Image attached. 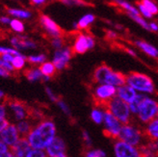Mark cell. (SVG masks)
<instances>
[{"instance_id": "cell-45", "label": "cell", "mask_w": 158, "mask_h": 157, "mask_svg": "<svg viewBox=\"0 0 158 157\" xmlns=\"http://www.w3.org/2000/svg\"><path fill=\"white\" fill-rule=\"evenodd\" d=\"M11 122L8 121L7 119H3V120H0V133H1L4 129L7 128V126L9 125Z\"/></svg>"}, {"instance_id": "cell-33", "label": "cell", "mask_w": 158, "mask_h": 157, "mask_svg": "<svg viewBox=\"0 0 158 157\" xmlns=\"http://www.w3.org/2000/svg\"><path fill=\"white\" fill-rule=\"evenodd\" d=\"M141 3L143 4L147 9L151 12L152 15H155L158 14V6L152 0H141Z\"/></svg>"}, {"instance_id": "cell-39", "label": "cell", "mask_w": 158, "mask_h": 157, "mask_svg": "<svg viewBox=\"0 0 158 157\" xmlns=\"http://www.w3.org/2000/svg\"><path fill=\"white\" fill-rule=\"evenodd\" d=\"M44 92H45L47 97L49 98V100L51 101V102L56 103L57 101L59 100V97L56 95V93H55V92L50 87H48V86H46V87L44 88Z\"/></svg>"}, {"instance_id": "cell-4", "label": "cell", "mask_w": 158, "mask_h": 157, "mask_svg": "<svg viewBox=\"0 0 158 157\" xmlns=\"http://www.w3.org/2000/svg\"><path fill=\"white\" fill-rule=\"evenodd\" d=\"M105 110L109 113H111L116 119H118L123 124L129 123L131 121V112L129 110V106L127 103L115 97L104 106Z\"/></svg>"}, {"instance_id": "cell-56", "label": "cell", "mask_w": 158, "mask_h": 157, "mask_svg": "<svg viewBox=\"0 0 158 157\" xmlns=\"http://www.w3.org/2000/svg\"><path fill=\"white\" fill-rule=\"evenodd\" d=\"M155 143V146H156V148H157V151H158V140L156 141V142H154Z\"/></svg>"}, {"instance_id": "cell-21", "label": "cell", "mask_w": 158, "mask_h": 157, "mask_svg": "<svg viewBox=\"0 0 158 157\" xmlns=\"http://www.w3.org/2000/svg\"><path fill=\"white\" fill-rule=\"evenodd\" d=\"M7 13L9 15L13 17L14 19H17L19 20L22 19H29L32 18L33 14L31 13L29 10L26 9H19V8H9L7 10Z\"/></svg>"}, {"instance_id": "cell-31", "label": "cell", "mask_w": 158, "mask_h": 157, "mask_svg": "<svg viewBox=\"0 0 158 157\" xmlns=\"http://www.w3.org/2000/svg\"><path fill=\"white\" fill-rule=\"evenodd\" d=\"M146 97V95H142V93H138L137 97H135V99H134L131 103L128 104L129 106V110L132 115H137L138 113V110H139V107L141 105V102L143 101L144 97Z\"/></svg>"}, {"instance_id": "cell-7", "label": "cell", "mask_w": 158, "mask_h": 157, "mask_svg": "<svg viewBox=\"0 0 158 157\" xmlns=\"http://www.w3.org/2000/svg\"><path fill=\"white\" fill-rule=\"evenodd\" d=\"M117 96V88L111 85L106 84H98L94 88L93 91V97L96 100L98 105H106L108 101L114 98Z\"/></svg>"}, {"instance_id": "cell-5", "label": "cell", "mask_w": 158, "mask_h": 157, "mask_svg": "<svg viewBox=\"0 0 158 157\" xmlns=\"http://www.w3.org/2000/svg\"><path fill=\"white\" fill-rule=\"evenodd\" d=\"M144 137V132H142L141 129L129 122L126 124H123L118 140L123 141V142L133 147H139L140 146L143 145Z\"/></svg>"}, {"instance_id": "cell-6", "label": "cell", "mask_w": 158, "mask_h": 157, "mask_svg": "<svg viewBox=\"0 0 158 157\" xmlns=\"http://www.w3.org/2000/svg\"><path fill=\"white\" fill-rule=\"evenodd\" d=\"M137 117L140 122L148 123L158 117V101L152 97L146 96L141 102Z\"/></svg>"}, {"instance_id": "cell-12", "label": "cell", "mask_w": 158, "mask_h": 157, "mask_svg": "<svg viewBox=\"0 0 158 157\" xmlns=\"http://www.w3.org/2000/svg\"><path fill=\"white\" fill-rule=\"evenodd\" d=\"M114 154L116 157H142L139 147L128 145L120 140H116L114 143Z\"/></svg>"}, {"instance_id": "cell-19", "label": "cell", "mask_w": 158, "mask_h": 157, "mask_svg": "<svg viewBox=\"0 0 158 157\" xmlns=\"http://www.w3.org/2000/svg\"><path fill=\"white\" fill-rule=\"evenodd\" d=\"M144 135L148 139L149 142H156L158 140V117L147 123Z\"/></svg>"}, {"instance_id": "cell-52", "label": "cell", "mask_w": 158, "mask_h": 157, "mask_svg": "<svg viewBox=\"0 0 158 157\" xmlns=\"http://www.w3.org/2000/svg\"><path fill=\"white\" fill-rule=\"evenodd\" d=\"M107 37L109 39H116L117 38V33L114 32V31H112V30H109V31H107Z\"/></svg>"}, {"instance_id": "cell-47", "label": "cell", "mask_w": 158, "mask_h": 157, "mask_svg": "<svg viewBox=\"0 0 158 157\" xmlns=\"http://www.w3.org/2000/svg\"><path fill=\"white\" fill-rule=\"evenodd\" d=\"M148 31H152V32H158V24L155 21L148 22Z\"/></svg>"}, {"instance_id": "cell-57", "label": "cell", "mask_w": 158, "mask_h": 157, "mask_svg": "<svg viewBox=\"0 0 158 157\" xmlns=\"http://www.w3.org/2000/svg\"><path fill=\"white\" fill-rule=\"evenodd\" d=\"M59 157H68L67 154H64V155H62V156H59Z\"/></svg>"}, {"instance_id": "cell-48", "label": "cell", "mask_w": 158, "mask_h": 157, "mask_svg": "<svg viewBox=\"0 0 158 157\" xmlns=\"http://www.w3.org/2000/svg\"><path fill=\"white\" fill-rule=\"evenodd\" d=\"M11 76V73L3 68L0 67V77H9Z\"/></svg>"}, {"instance_id": "cell-30", "label": "cell", "mask_w": 158, "mask_h": 157, "mask_svg": "<svg viewBox=\"0 0 158 157\" xmlns=\"http://www.w3.org/2000/svg\"><path fill=\"white\" fill-rule=\"evenodd\" d=\"M27 62L31 65H42L44 62H46V55L44 53H39V54H33L29 55L27 57Z\"/></svg>"}, {"instance_id": "cell-11", "label": "cell", "mask_w": 158, "mask_h": 157, "mask_svg": "<svg viewBox=\"0 0 158 157\" xmlns=\"http://www.w3.org/2000/svg\"><path fill=\"white\" fill-rule=\"evenodd\" d=\"M6 105L12 118L17 122L28 119V117L30 116V111L26 107V105L19 100H9L7 101Z\"/></svg>"}, {"instance_id": "cell-15", "label": "cell", "mask_w": 158, "mask_h": 157, "mask_svg": "<svg viewBox=\"0 0 158 157\" xmlns=\"http://www.w3.org/2000/svg\"><path fill=\"white\" fill-rule=\"evenodd\" d=\"M66 151H67V146L65 141L61 137L56 136L55 139L48 145V147L45 148L44 151L47 157H59L64 154H67Z\"/></svg>"}, {"instance_id": "cell-46", "label": "cell", "mask_w": 158, "mask_h": 157, "mask_svg": "<svg viewBox=\"0 0 158 157\" xmlns=\"http://www.w3.org/2000/svg\"><path fill=\"white\" fill-rule=\"evenodd\" d=\"M12 19L8 15H2L0 17V23H2L4 25H10V22H11Z\"/></svg>"}, {"instance_id": "cell-35", "label": "cell", "mask_w": 158, "mask_h": 157, "mask_svg": "<svg viewBox=\"0 0 158 157\" xmlns=\"http://www.w3.org/2000/svg\"><path fill=\"white\" fill-rule=\"evenodd\" d=\"M61 2L68 7H83L87 5L83 0H61Z\"/></svg>"}, {"instance_id": "cell-23", "label": "cell", "mask_w": 158, "mask_h": 157, "mask_svg": "<svg viewBox=\"0 0 158 157\" xmlns=\"http://www.w3.org/2000/svg\"><path fill=\"white\" fill-rule=\"evenodd\" d=\"M142 157H157L158 151L154 142H148L139 147Z\"/></svg>"}, {"instance_id": "cell-36", "label": "cell", "mask_w": 158, "mask_h": 157, "mask_svg": "<svg viewBox=\"0 0 158 157\" xmlns=\"http://www.w3.org/2000/svg\"><path fill=\"white\" fill-rule=\"evenodd\" d=\"M137 9H138V11H139V14L143 17L145 19H152L153 15L151 14V12H149L147 8L142 4L141 2L140 3H138L137 4Z\"/></svg>"}, {"instance_id": "cell-20", "label": "cell", "mask_w": 158, "mask_h": 157, "mask_svg": "<svg viewBox=\"0 0 158 157\" xmlns=\"http://www.w3.org/2000/svg\"><path fill=\"white\" fill-rule=\"evenodd\" d=\"M135 44L139 49H141L144 53H146L148 56L152 57V58L158 57V49L154 45L148 43L145 41H141V40H137L135 42Z\"/></svg>"}, {"instance_id": "cell-9", "label": "cell", "mask_w": 158, "mask_h": 157, "mask_svg": "<svg viewBox=\"0 0 158 157\" xmlns=\"http://www.w3.org/2000/svg\"><path fill=\"white\" fill-rule=\"evenodd\" d=\"M73 57V50L69 46H64L61 49L55 50L52 56V64L57 72H61L68 68Z\"/></svg>"}, {"instance_id": "cell-24", "label": "cell", "mask_w": 158, "mask_h": 157, "mask_svg": "<svg viewBox=\"0 0 158 157\" xmlns=\"http://www.w3.org/2000/svg\"><path fill=\"white\" fill-rule=\"evenodd\" d=\"M40 69H41L43 75L44 76L45 81L50 80L51 77H53L55 75V73H56V72H57L51 61L44 62V64H42L41 66H40Z\"/></svg>"}, {"instance_id": "cell-27", "label": "cell", "mask_w": 158, "mask_h": 157, "mask_svg": "<svg viewBox=\"0 0 158 157\" xmlns=\"http://www.w3.org/2000/svg\"><path fill=\"white\" fill-rule=\"evenodd\" d=\"M113 1L122 9H123L127 14H140L137 7L132 5L130 2L126 1V0H113Z\"/></svg>"}, {"instance_id": "cell-26", "label": "cell", "mask_w": 158, "mask_h": 157, "mask_svg": "<svg viewBox=\"0 0 158 157\" xmlns=\"http://www.w3.org/2000/svg\"><path fill=\"white\" fill-rule=\"evenodd\" d=\"M15 126H17V129L19 133L20 137H24V138L29 134L31 129L33 128L32 123H31V122L28 119L18 122L17 124H15Z\"/></svg>"}, {"instance_id": "cell-42", "label": "cell", "mask_w": 158, "mask_h": 157, "mask_svg": "<svg viewBox=\"0 0 158 157\" xmlns=\"http://www.w3.org/2000/svg\"><path fill=\"white\" fill-rule=\"evenodd\" d=\"M26 157H47L44 151H40V150H31Z\"/></svg>"}, {"instance_id": "cell-8", "label": "cell", "mask_w": 158, "mask_h": 157, "mask_svg": "<svg viewBox=\"0 0 158 157\" xmlns=\"http://www.w3.org/2000/svg\"><path fill=\"white\" fill-rule=\"evenodd\" d=\"M102 124H103L104 134L109 138L118 140V135H120V132L123 127V123L118 119H116L111 113H109L105 110Z\"/></svg>"}, {"instance_id": "cell-17", "label": "cell", "mask_w": 158, "mask_h": 157, "mask_svg": "<svg viewBox=\"0 0 158 157\" xmlns=\"http://www.w3.org/2000/svg\"><path fill=\"white\" fill-rule=\"evenodd\" d=\"M138 93L133 90L130 86H128L127 84H124L121 87L117 88V97H118L120 99H122L123 101H124L125 103H131L132 101L135 99V97H137Z\"/></svg>"}, {"instance_id": "cell-55", "label": "cell", "mask_w": 158, "mask_h": 157, "mask_svg": "<svg viewBox=\"0 0 158 157\" xmlns=\"http://www.w3.org/2000/svg\"><path fill=\"white\" fill-rule=\"evenodd\" d=\"M73 28L74 30H78V24H77V21H74V22L73 23Z\"/></svg>"}, {"instance_id": "cell-22", "label": "cell", "mask_w": 158, "mask_h": 157, "mask_svg": "<svg viewBox=\"0 0 158 157\" xmlns=\"http://www.w3.org/2000/svg\"><path fill=\"white\" fill-rule=\"evenodd\" d=\"M24 75L26 77V79L29 82H32V83L39 82V81H42V80L45 81L44 76L43 75L41 69H40V68H37V67L30 68L26 69L24 72Z\"/></svg>"}, {"instance_id": "cell-37", "label": "cell", "mask_w": 158, "mask_h": 157, "mask_svg": "<svg viewBox=\"0 0 158 157\" xmlns=\"http://www.w3.org/2000/svg\"><path fill=\"white\" fill-rule=\"evenodd\" d=\"M56 104H57V106L60 108L61 111H62L63 113H64L65 115H67V116H70V115H72V112H70V109H69V105L66 103V101H65V100H63V99L59 98V100L56 102Z\"/></svg>"}, {"instance_id": "cell-18", "label": "cell", "mask_w": 158, "mask_h": 157, "mask_svg": "<svg viewBox=\"0 0 158 157\" xmlns=\"http://www.w3.org/2000/svg\"><path fill=\"white\" fill-rule=\"evenodd\" d=\"M32 150L26 138L21 137L12 147L11 151L15 157H26L28 152Z\"/></svg>"}, {"instance_id": "cell-53", "label": "cell", "mask_w": 158, "mask_h": 157, "mask_svg": "<svg viewBox=\"0 0 158 157\" xmlns=\"http://www.w3.org/2000/svg\"><path fill=\"white\" fill-rule=\"evenodd\" d=\"M126 52H127L129 55H130V56H132V57H136V52L135 51H134L133 49H131V48H127V49H126Z\"/></svg>"}, {"instance_id": "cell-54", "label": "cell", "mask_w": 158, "mask_h": 157, "mask_svg": "<svg viewBox=\"0 0 158 157\" xmlns=\"http://www.w3.org/2000/svg\"><path fill=\"white\" fill-rule=\"evenodd\" d=\"M6 97V95H5V93L2 91V90H0V101H2L4 98Z\"/></svg>"}, {"instance_id": "cell-28", "label": "cell", "mask_w": 158, "mask_h": 157, "mask_svg": "<svg viewBox=\"0 0 158 157\" xmlns=\"http://www.w3.org/2000/svg\"><path fill=\"white\" fill-rule=\"evenodd\" d=\"M104 112L105 110L102 109L99 106H97L92 109L91 114H90V118L91 120L97 124H101L103 122V118H104Z\"/></svg>"}, {"instance_id": "cell-3", "label": "cell", "mask_w": 158, "mask_h": 157, "mask_svg": "<svg viewBox=\"0 0 158 157\" xmlns=\"http://www.w3.org/2000/svg\"><path fill=\"white\" fill-rule=\"evenodd\" d=\"M125 84L142 95H152L155 92L153 80L148 75L133 72L125 75Z\"/></svg>"}, {"instance_id": "cell-49", "label": "cell", "mask_w": 158, "mask_h": 157, "mask_svg": "<svg viewBox=\"0 0 158 157\" xmlns=\"http://www.w3.org/2000/svg\"><path fill=\"white\" fill-rule=\"evenodd\" d=\"M30 1L35 6H42L47 1V0H30Z\"/></svg>"}, {"instance_id": "cell-34", "label": "cell", "mask_w": 158, "mask_h": 157, "mask_svg": "<svg viewBox=\"0 0 158 157\" xmlns=\"http://www.w3.org/2000/svg\"><path fill=\"white\" fill-rule=\"evenodd\" d=\"M128 17L135 21L137 24H139L141 27H143L144 29L148 31V22L141 14H128Z\"/></svg>"}, {"instance_id": "cell-2", "label": "cell", "mask_w": 158, "mask_h": 157, "mask_svg": "<svg viewBox=\"0 0 158 157\" xmlns=\"http://www.w3.org/2000/svg\"><path fill=\"white\" fill-rule=\"evenodd\" d=\"M94 81L98 84L111 85L118 88L125 84V75L106 65L98 66L94 72Z\"/></svg>"}, {"instance_id": "cell-16", "label": "cell", "mask_w": 158, "mask_h": 157, "mask_svg": "<svg viewBox=\"0 0 158 157\" xmlns=\"http://www.w3.org/2000/svg\"><path fill=\"white\" fill-rule=\"evenodd\" d=\"M10 43L12 48L17 49L18 51L35 49L37 48V43L35 41L31 40L26 36H14L10 39Z\"/></svg>"}, {"instance_id": "cell-25", "label": "cell", "mask_w": 158, "mask_h": 157, "mask_svg": "<svg viewBox=\"0 0 158 157\" xmlns=\"http://www.w3.org/2000/svg\"><path fill=\"white\" fill-rule=\"evenodd\" d=\"M96 20V15L92 13H88V14H85L84 15L79 19V20L77 21V24H78V30H84L87 29L91 24L94 22Z\"/></svg>"}, {"instance_id": "cell-40", "label": "cell", "mask_w": 158, "mask_h": 157, "mask_svg": "<svg viewBox=\"0 0 158 157\" xmlns=\"http://www.w3.org/2000/svg\"><path fill=\"white\" fill-rule=\"evenodd\" d=\"M85 157H106V152L102 150H89L85 153Z\"/></svg>"}, {"instance_id": "cell-41", "label": "cell", "mask_w": 158, "mask_h": 157, "mask_svg": "<svg viewBox=\"0 0 158 157\" xmlns=\"http://www.w3.org/2000/svg\"><path fill=\"white\" fill-rule=\"evenodd\" d=\"M50 43H51V46L54 48V50L61 49L64 48V40H63L61 37L51 39Z\"/></svg>"}, {"instance_id": "cell-13", "label": "cell", "mask_w": 158, "mask_h": 157, "mask_svg": "<svg viewBox=\"0 0 158 157\" xmlns=\"http://www.w3.org/2000/svg\"><path fill=\"white\" fill-rule=\"evenodd\" d=\"M40 23H41L44 32L52 39L61 37L62 35L61 28L50 17H48V15L42 14L41 17H40Z\"/></svg>"}, {"instance_id": "cell-32", "label": "cell", "mask_w": 158, "mask_h": 157, "mask_svg": "<svg viewBox=\"0 0 158 157\" xmlns=\"http://www.w3.org/2000/svg\"><path fill=\"white\" fill-rule=\"evenodd\" d=\"M10 27L14 32H15L17 34H21L24 32V30H25L24 23L22 22V20L17 19H12L10 22Z\"/></svg>"}, {"instance_id": "cell-29", "label": "cell", "mask_w": 158, "mask_h": 157, "mask_svg": "<svg viewBox=\"0 0 158 157\" xmlns=\"http://www.w3.org/2000/svg\"><path fill=\"white\" fill-rule=\"evenodd\" d=\"M26 62H27V57L24 54L21 53L19 55H17V56H14L11 65L13 66L15 70H21L25 68Z\"/></svg>"}, {"instance_id": "cell-10", "label": "cell", "mask_w": 158, "mask_h": 157, "mask_svg": "<svg viewBox=\"0 0 158 157\" xmlns=\"http://www.w3.org/2000/svg\"><path fill=\"white\" fill-rule=\"evenodd\" d=\"M96 45V40L89 34H78L74 39L73 44V52L75 54H84L87 51L93 49Z\"/></svg>"}, {"instance_id": "cell-38", "label": "cell", "mask_w": 158, "mask_h": 157, "mask_svg": "<svg viewBox=\"0 0 158 157\" xmlns=\"http://www.w3.org/2000/svg\"><path fill=\"white\" fill-rule=\"evenodd\" d=\"M3 54H12L17 56V55L21 54V52L18 51L17 49H15L13 48H10V46H4V45H0V55Z\"/></svg>"}, {"instance_id": "cell-43", "label": "cell", "mask_w": 158, "mask_h": 157, "mask_svg": "<svg viewBox=\"0 0 158 157\" xmlns=\"http://www.w3.org/2000/svg\"><path fill=\"white\" fill-rule=\"evenodd\" d=\"M82 138H83V142L85 143L87 147H90L92 146V139L91 136L89 134V132L87 130H83L82 131Z\"/></svg>"}, {"instance_id": "cell-14", "label": "cell", "mask_w": 158, "mask_h": 157, "mask_svg": "<svg viewBox=\"0 0 158 157\" xmlns=\"http://www.w3.org/2000/svg\"><path fill=\"white\" fill-rule=\"evenodd\" d=\"M20 138L21 137L17 129V126L14 123H10L6 129L0 133V140L9 148L12 147Z\"/></svg>"}, {"instance_id": "cell-1", "label": "cell", "mask_w": 158, "mask_h": 157, "mask_svg": "<svg viewBox=\"0 0 158 157\" xmlns=\"http://www.w3.org/2000/svg\"><path fill=\"white\" fill-rule=\"evenodd\" d=\"M57 136L56 124L52 120L40 121L25 137L32 150L45 151V148Z\"/></svg>"}, {"instance_id": "cell-50", "label": "cell", "mask_w": 158, "mask_h": 157, "mask_svg": "<svg viewBox=\"0 0 158 157\" xmlns=\"http://www.w3.org/2000/svg\"><path fill=\"white\" fill-rule=\"evenodd\" d=\"M0 157H15L14 155V153L9 150L8 151H4V152H0Z\"/></svg>"}, {"instance_id": "cell-44", "label": "cell", "mask_w": 158, "mask_h": 157, "mask_svg": "<svg viewBox=\"0 0 158 157\" xmlns=\"http://www.w3.org/2000/svg\"><path fill=\"white\" fill-rule=\"evenodd\" d=\"M7 114H8V109L6 103L0 102V120L7 119Z\"/></svg>"}, {"instance_id": "cell-51", "label": "cell", "mask_w": 158, "mask_h": 157, "mask_svg": "<svg viewBox=\"0 0 158 157\" xmlns=\"http://www.w3.org/2000/svg\"><path fill=\"white\" fill-rule=\"evenodd\" d=\"M10 150V148L9 147H8L3 142H2V141L1 140H0V152H4V151H9Z\"/></svg>"}]
</instances>
